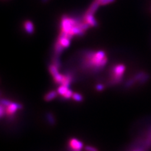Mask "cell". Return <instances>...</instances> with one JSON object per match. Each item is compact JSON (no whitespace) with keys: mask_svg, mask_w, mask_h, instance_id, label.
I'll return each instance as SVG.
<instances>
[{"mask_svg":"<svg viewBox=\"0 0 151 151\" xmlns=\"http://www.w3.org/2000/svg\"><path fill=\"white\" fill-rule=\"evenodd\" d=\"M84 149L86 151H98V150L95 147H93L92 146H89V145L86 146Z\"/></svg>","mask_w":151,"mask_h":151,"instance_id":"24","label":"cell"},{"mask_svg":"<svg viewBox=\"0 0 151 151\" xmlns=\"http://www.w3.org/2000/svg\"><path fill=\"white\" fill-rule=\"evenodd\" d=\"M5 114H6L5 108L1 105V106H0V116H1V118H3V116H4Z\"/></svg>","mask_w":151,"mask_h":151,"instance_id":"22","label":"cell"},{"mask_svg":"<svg viewBox=\"0 0 151 151\" xmlns=\"http://www.w3.org/2000/svg\"><path fill=\"white\" fill-rule=\"evenodd\" d=\"M50 1V0H41V2L42 3H47V2H49Z\"/></svg>","mask_w":151,"mask_h":151,"instance_id":"25","label":"cell"},{"mask_svg":"<svg viewBox=\"0 0 151 151\" xmlns=\"http://www.w3.org/2000/svg\"><path fill=\"white\" fill-rule=\"evenodd\" d=\"M147 73L146 72H145V71H140V72H138L133 77V78L134 79V80L135 81H136V83H139V81H140V80L144 76H145V74Z\"/></svg>","mask_w":151,"mask_h":151,"instance_id":"15","label":"cell"},{"mask_svg":"<svg viewBox=\"0 0 151 151\" xmlns=\"http://www.w3.org/2000/svg\"><path fill=\"white\" fill-rule=\"evenodd\" d=\"M105 89V86L102 84H98L96 85V89L98 91H102Z\"/></svg>","mask_w":151,"mask_h":151,"instance_id":"23","label":"cell"},{"mask_svg":"<svg viewBox=\"0 0 151 151\" xmlns=\"http://www.w3.org/2000/svg\"><path fill=\"white\" fill-rule=\"evenodd\" d=\"M73 92L70 89H69V90L66 92V93L64 94V95L63 96L64 98V99L65 100H69L70 98H72L73 95Z\"/></svg>","mask_w":151,"mask_h":151,"instance_id":"19","label":"cell"},{"mask_svg":"<svg viewBox=\"0 0 151 151\" xmlns=\"http://www.w3.org/2000/svg\"><path fill=\"white\" fill-rule=\"evenodd\" d=\"M23 27H24L25 32L29 35L33 34L35 32L34 25L30 20H26L23 23Z\"/></svg>","mask_w":151,"mask_h":151,"instance_id":"8","label":"cell"},{"mask_svg":"<svg viewBox=\"0 0 151 151\" xmlns=\"http://www.w3.org/2000/svg\"><path fill=\"white\" fill-rule=\"evenodd\" d=\"M83 19L91 27H96L98 26V22L96 18H94V15H92V14H88L85 13L84 15L83 16Z\"/></svg>","mask_w":151,"mask_h":151,"instance_id":"6","label":"cell"},{"mask_svg":"<svg viewBox=\"0 0 151 151\" xmlns=\"http://www.w3.org/2000/svg\"><path fill=\"white\" fill-rule=\"evenodd\" d=\"M22 105L20 103L12 102V103L8 106L4 107L5 108L6 115L9 117H12L15 115V113L17 111V110L22 109Z\"/></svg>","mask_w":151,"mask_h":151,"instance_id":"4","label":"cell"},{"mask_svg":"<svg viewBox=\"0 0 151 151\" xmlns=\"http://www.w3.org/2000/svg\"><path fill=\"white\" fill-rule=\"evenodd\" d=\"M64 48L58 42H55V44L54 45V51H55V55H59L60 56V55L61 54V53L63 52L64 50Z\"/></svg>","mask_w":151,"mask_h":151,"instance_id":"11","label":"cell"},{"mask_svg":"<svg viewBox=\"0 0 151 151\" xmlns=\"http://www.w3.org/2000/svg\"><path fill=\"white\" fill-rule=\"evenodd\" d=\"M101 5L100 2L97 0H94V1L91 4V5L89 6V8H88L87 11L86 12V13H88V14H92V15H94V13H96V12L97 11V9L100 7V6Z\"/></svg>","mask_w":151,"mask_h":151,"instance_id":"9","label":"cell"},{"mask_svg":"<svg viewBox=\"0 0 151 151\" xmlns=\"http://www.w3.org/2000/svg\"><path fill=\"white\" fill-rule=\"evenodd\" d=\"M134 151H144L142 149H140V148H139V149H137L136 150H135Z\"/></svg>","mask_w":151,"mask_h":151,"instance_id":"26","label":"cell"},{"mask_svg":"<svg viewBox=\"0 0 151 151\" xmlns=\"http://www.w3.org/2000/svg\"><path fill=\"white\" fill-rule=\"evenodd\" d=\"M58 93L57 91H51L45 94L44 96V100L45 101H50L58 96Z\"/></svg>","mask_w":151,"mask_h":151,"instance_id":"10","label":"cell"},{"mask_svg":"<svg viewBox=\"0 0 151 151\" xmlns=\"http://www.w3.org/2000/svg\"><path fill=\"white\" fill-rule=\"evenodd\" d=\"M46 118L50 125H54L55 124V120L54 116L51 113H47L46 114Z\"/></svg>","mask_w":151,"mask_h":151,"instance_id":"14","label":"cell"},{"mask_svg":"<svg viewBox=\"0 0 151 151\" xmlns=\"http://www.w3.org/2000/svg\"><path fill=\"white\" fill-rule=\"evenodd\" d=\"M57 42H58L64 49L68 48V47H69L70 45V39L63 35L62 34H60V33L58 38V39H57Z\"/></svg>","mask_w":151,"mask_h":151,"instance_id":"7","label":"cell"},{"mask_svg":"<svg viewBox=\"0 0 151 151\" xmlns=\"http://www.w3.org/2000/svg\"><path fill=\"white\" fill-rule=\"evenodd\" d=\"M81 67L83 70H88L94 73L100 71L107 63L106 52L104 50L94 52L86 50L83 54Z\"/></svg>","mask_w":151,"mask_h":151,"instance_id":"1","label":"cell"},{"mask_svg":"<svg viewBox=\"0 0 151 151\" xmlns=\"http://www.w3.org/2000/svg\"><path fill=\"white\" fill-rule=\"evenodd\" d=\"M97 1H99V2H100V1H101V0H97Z\"/></svg>","mask_w":151,"mask_h":151,"instance_id":"27","label":"cell"},{"mask_svg":"<svg viewBox=\"0 0 151 151\" xmlns=\"http://www.w3.org/2000/svg\"><path fill=\"white\" fill-rule=\"evenodd\" d=\"M135 83H137L134 80V79L133 78H130L129 80H127V81H126V83L125 84V87L126 88H130L132 86H134V85H135Z\"/></svg>","mask_w":151,"mask_h":151,"instance_id":"17","label":"cell"},{"mask_svg":"<svg viewBox=\"0 0 151 151\" xmlns=\"http://www.w3.org/2000/svg\"><path fill=\"white\" fill-rule=\"evenodd\" d=\"M69 89L70 88L66 87L65 86H63V85H60V86L58 87L57 91H58L59 95H60L61 96H63L66 93V92L69 90Z\"/></svg>","mask_w":151,"mask_h":151,"instance_id":"12","label":"cell"},{"mask_svg":"<svg viewBox=\"0 0 151 151\" xmlns=\"http://www.w3.org/2000/svg\"><path fill=\"white\" fill-rule=\"evenodd\" d=\"M125 70V65L123 64H119L113 66L111 69L110 84L115 85L120 83L124 77Z\"/></svg>","mask_w":151,"mask_h":151,"instance_id":"2","label":"cell"},{"mask_svg":"<svg viewBox=\"0 0 151 151\" xmlns=\"http://www.w3.org/2000/svg\"><path fill=\"white\" fill-rule=\"evenodd\" d=\"M145 148L149 149L151 147V128L149 130L145 140Z\"/></svg>","mask_w":151,"mask_h":151,"instance_id":"13","label":"cell"},{"mask_svg":"<svg viewBox=\"0 0 151 151\" xmlns=\"http://www.w3.org/2000/svg\"><path fill=\"white\" fill-rule=\"evenodd\" d=\"M115 1V0H101V1L100 2V3L101 5L104 6V5H106V4H108L112 3Z\"/></svg>","mask_w":151,"mask_h":151,"instance_id":"21","label":"cell"},{"mask_svg":"<svg viewBox=\"0 0 151 151\" xmlns=\"http://www.w3.org/2000/svg\"><path fill=\"white\" fill-rule=\"evenodd\" d=\"M49 70L51 75L52 76L54 82L57 84H63L65 80V76L59 73V68L52 64L49 66Z\"/></svg>","mask_w":151,"mask_h":151,"instance_id":"3","label":"cell"},{"mask_svg":"<svg viewBox=\"0 0 151 151\" xmlns=\"http://www.w3.org/2000/svg\"><path fill=\"white\" fill-rule=\"evenodd\" d=\"M69 147L71 151H81L83 147V144L81 141L77 139L73 138L69 141Z\"/></svg>","mask_w":151,"mask_h":151,"instance_id":"5","label":"cell"},{"mask_svg":"<svg viewBox=\"0 0 151 151\" xmlns=\"http://www.w3.org/2000/svg\"><path fill=\"white\" fill-rule=\"evenodd\" d=\"M11 103H12V101L8 100H6V99H1V105L4 107L8 106Z\"/></svg>","mask_w":151,"mask_h":151,"instance_id":"20","label":"cell"},{"mask_svg":"<svg viewBox=\"0 0 151 151\" xmlns=\"http://www.w3.org/2000/svg\"><path fill=\"white\" fill-rule=\"evenodd\" d=\"M73 100L77 102H81L83 101V96L78 93H73V95L72 96Z\"/></svg>","mask_w":151,"mask_h":151,"instance_id":"16","label":"cell"},{"mask_svg":"<svg viewBox=\"0 0 151 151\" xmlns=\"http://www.w3.org/2000/svg\"><path fill=\"white\" fill-rule=\"evenodd\" d=\"M150 74H148V73H146L145 74L144 76L140 80V81H139L138 84H145L150 79Z\"/></svg>","mask_w":151,"mask_h":151,"instance_id":"18","label":"cell"}]
</instances>
